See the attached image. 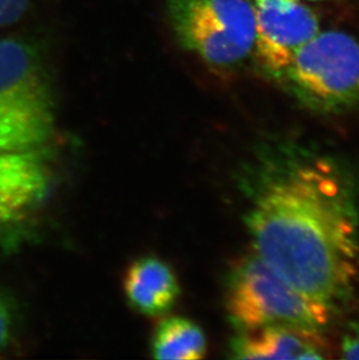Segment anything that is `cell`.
I'll list each match as a JSON object with an SVG mask.
<instances>
[{"instance_id": "obj_5", "label": "cell", "mask_w": 359, "mask_h": 360, "mask_svg": "<svg viewBox=\"0 0 359 360\" xmlns=\"http://www.w3.org/2000/svg\"><path fill=\"white\" fill-rule=\"evenodd\" d=\"M170 15L180 44L216 68L237 65L254 48L248 0H170Z\"/></svg>"}, {"instance_id": "obj_7", "label": "cell", "mask_w": 359, "mask_h": 360, "mask_svg": "<svg viewBox=\"0 0 359 360\" xmlns=\"http://www.w3.org/2000/svg\"><path fill=\"white\" fill-rule=\"evenodd\" d=\"M39 148L0 154V248L18 240L49 186Z\"/></svg>"}, {"instance_id": "obj_9", "label": "cell", "mask_w": 359, "mask_h": 360, "mask_svg": "<svg viewBox=\"0 0 359 360\" xmlns=\"http://www.w3.org/2000/svg\"><path fill=\"white\" fill-rule=\"evenodd\" d=\"M124 292L133 309L146 316L168 313L177 303L180 285L177 274L163 259L146 255L126 269Z\"/></svg>"}, {"instance_id": "obj_13", "label": "cell", "mask_w": 359, "mask_h": 360, "mask_svg": "<svg viewBox=\"0 0 359 360\" xmlns=\"http://www.w3.org/2000/svg\"><path fill=\"white\" fill-rule=\"evenodd\" d=\"M13 314L11 309L10 301L0 292V351L8 345L12 335Z\"/></svg>"}, {"instance_id": "obj_6", "label": "cell", "mask_w": 359, "mask_h": 360, "mask_svg": "<svg viewBox=\"0 0 359 360\" xmlns=\"http://www.w3.org/2000/svg\"><path fill=\"white\" fill-rule=\"evenodd\" d=\"M253 6L258 58L280 79L295 54L319 34V19L300 0H254Z\"/></svg>"}, {"instance_id": "obj_2", "label": "cell", "mask_w": 359, "mask_h": 360, "mask_svg": "<svg viewBox=\"0 0 359 360\" xmlns=\"http://www.w3.org/2000/svg\"><path fill=\"white\" fill-rule=\"evenodd\" d=\"M54 101L39 53L19 39L0 40V154L35 150L54 129Z\"/></svg>"}, {"instance_id": "obj_12", "label": "cell", "mask_w": 359, "mask_h": 360, "mask_svg": "<svg viewBox=\"0 0 359 360\" xmlns=\"http://www.w3.org/2000/svg\"><path fill=\"white\" fill-rule=\"evenodd\" d=\"M32 0H0V26L14 24L24 15Z\"/></svg>"}, {"instance_id": "obj_3", "label": "cell", "mask_w": 359, "mask_h": 360, "mask_svg": "<svg viewBox=\"0 0 359 360\" xmlns=\"http://www.w3.org/2000/svg\"><path fill=\"white\" fill-rule=\"evenodd\" d=\"M227 310L239 331L267 326L322 330L335 309L295 288L256 253L234 262L227 285Z\"/></svg>"}, {"instance_id": "obj_11", "label": "cell", "mask_w": 359, "mask_h": 360, "mask_svg": "<svg viewBox=\"0 0 359 360\" xmlns=\"http://www.w3.org/2000/svg\"><path fill=\"white\" fill-rule=\"evenodd\" d=\"M341 354L346 359H359V314L349 321L343 331Z\"/></svg>"}, {"instance_id": "obj_8", "label": "cell", "mask_w": 359, "mask_h": 360, "mask_svg": "<svg viewBox=\"0 0 359 360\" xmlns=\"http://www.w3.org/2000/svg\"><path fill=\"white\" fill-rule=\"evenodd\" d=\"M322 330L267 326L241 331L231 344L236 359H325L328 343Z\"/></svg>"}, {"instance_id": "obj_1", "label": "cell", "mask_w": 359, "mask_h": 360, "mask_svg": "<svg viewBox=\"0 0 359 360\" xmlns=\"http://www.w3.org/2000/svg\"><path fill=\"white\" fill-rule=\"evenodd\" d=\"M245 224L254 253L295 288L336 310L359 281V191L339 158L282 140L261 150Z\"/></svg>"}, {"instance_id": "obj_10", "label": "cell", "mask_w": 359, "mask_h": 360, "mask_svg": "<svg viewBox=\"0 0 359 360\" xmlns=\"http://www.w3.org/2000/svg\"><path fill=\"white\" fill-rule=\"evenodd\" d=\"M203 330L186 317H167L156 326L152 338L153 357L163 360L202 359L207 354Z\"/></svg>"}, {"instance_id": "obj_4", "label": "cell", "mask_w": 359, "mask_h": 360, "mask_svg": "<svg viewBox=\"0 0 359 360\" xmlns=\"http://www.w3.org/2000/svg\"><path fill=\"white\" fill-rule=\"evenodd\" d=\"M280 79L313 111L349 109L359 101V44L343 32L319 33L295 54Z\"/></svg>"}]
</instances>
